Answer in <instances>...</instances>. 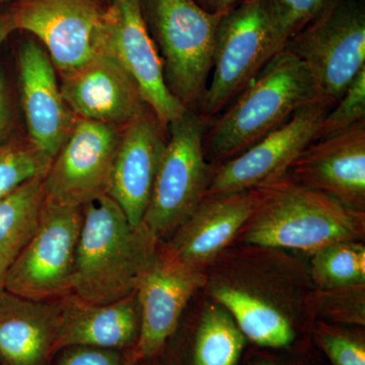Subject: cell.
Returning a JSON list of instances; mask_svg holds the SVG:
<instances>
[{
	"label": "cell",
	"instance_id": "6da1fadb",
	"mask_svg": "<svg viewBox=\"0 0 365 365\" xmlns=\"http://www.w3.org/2000/svg\"><path fill=\"white\" fill-rule=\"evenodd\" d=\"M81 209L71 294L91 304H108L135 294L160 241L143 223L132 225L109 195Z\"/></svg>",
	"mask_w": 365,
	"mask_h": 365
},
{
	"label": "cell",
	"instance_id": "7a4b0ae2",
	"mask_svg": "<svg viewBox=\"0 0 365 365\" xmlns=\"http://www.w3.org/2000/svg\"><path fill=\"white\" fill-rule=\"evenodd\" d=\"M254 208L237 241L314 254L341 241H361L365 212L300 186L287 176L253 189Z\"/></svg>",
	"mask_w": 365,
	"mask_h": 365
},
{
	"label": "cell",
	"instance_id": "3957f363",
	"mask_svg": "<svg viewBox=\"0 0 365 365\" xmlns=\"http://www.w3.org/2000/svg\"><path fill=\"white\" fill-rule=\"evenodd\" d=\"M319 100L306 64L288 50H280L223 113L208 122L203 143L208 163L217 165L241 155L300 108Z\"/></svg>",
	"mask_w": 365,
	"mask_h": 365
},
{
	"label": "cell",
	"instance_id": "277c9868",
	"mask_svg": "<svg viewBox=\"0 0 365 365\" xmlns=\"http://www.w3.org/2000/svg\"><path fill=\"white\" fill-rule=\"evenodd\" d=\"M143 7L168 88L187 109L198 112L223 14L209 13L195 0H143Z\"/></svg>",
	"mask_w": 365,
	"mask_h": 365
},
{
	"label": "cell",
	"instance_id": "5b68a950",
	"mask_svg": "<svg viewBox=\"0 0 365 365\" xmlns=\"http://www.w3.org/2000/svg\"><path fill=\"white\" fill-rule=\"evenodd\" d=\"M207 122L187 110L168 126V141L143 223L163 241L198 207L207 192L215 165L204 153Z\"/></svg>",
	"mask_w": 365,
	"mask_h": 365
},
{
	"label": "cell",
	"instance_id": "8992f818",
	"mask_svg": "<svg viewBox=\"0 0 365 365\" xmlns=\"http://www.w3.org/2000/svg\"><path fill=\"white\" fill-rule=\"evenodd\" d=\"M265 0H244L223 14L216 32L210 83L198 114L210 122L282 50Z\"/></svg>",
	"mask_w": 365,
	"mask_h": 365
},
{
	"label": "cell",
	"instance_id": "52a82bcc",
	"mask_svg": "<svg viewBox=\"0 0 365 365\" xmlns=\"http://www.w3.org/2000/svg\"><path fill=\"white\" fill-rule=\"evenodd\" d=\"M287 49L306 64L331 109L365 68V7L362 0L337 6L288 40Z\"/></svg>",
	"mask_w": 365,
	"mask_h": 365
},
{
	"label": "cell",
	"instance_id": "ba28073f",
	"mask_svg": "<svg viewBox=\"0 0 365 365\" xmlns=\"http://www.w3.org/2000/svg\"><path fill=\"white\" fill-rule=\"evenodd\" d=\"M83 209L46 198L39 225L6 274L4 289L34 300L71 294Z\"/></svg>",
	"mask_w": 365,
	"mask_h": 365
},
{
	"label": "cell",
	"instance_id": "9c48e42d",
	"mask_svg": "<svg viewBox=\"0 0 365 365\" xmlns=\"http://www.w3.org/2000/svg\"><path fill=\"white\" fill-rule=\"evenodd\" d=\"M105 0H14L16 30L44 45L60 74L83 66L104 48Z\"/></svg>",
	"mask_w": 365,
	"mask_h": 365
},
{
	"label": "cell",
	"instance_id": "30bf717a",
	"mask_svg": "<svg viewBox=\"0 0 365 365\" xmlns=\"http://www.w3.org/2000/svg\"><path fill=\"white\" fill-rule=\"evenodd\" d=\"M121 132L112 125L76 118L68 138L46 173L47 198L83 208L109 195Z\"/></svg>",
	"mask_w": 365,
	"mask_h": 365
},
{
	"label": "cell",
	"instance_id": "8fae6325",
	"mask_svg": "<svg viewBox=\"0 0 365 365\" xmlns=\"http://www.w3.org/2000/svg\"><path fill=\"white\" fill-rule=\"evenodd\" d=\"M330 106L314 101L241 155L213 168L206 195L249 191L287 176L292 163L314 143Z\"/></svg>",
	"mask_w": 365,
	"mask_h": 365
},
{
	"label": "cell",
	"instance_id": "7c38bea8",
	"mask_svg": "<svg viewBox=\"0 0 365 365\" xmlns=\"http://www.w3.org/2000/svg\"><path fill=\"white\" fill-rule=\"evenodd\" d=\"M104 46L129 72L144 103L165 127L187 108L169 90L163 62L144 16L143 0H110L103 21Z\"/></svg>",
	"mask_w": 365,
	"mask_h": 365
},
{
	"label": "cell",
	"instance_id": "4fadbf2b",
	"mask_svg": "<svg viewBox=\"0 0 365 365\" xmlns=\"http://www.w3.org/2000/svg\"><path fill=\"white\" fill-rule=\"evenodd\" d=\"M206 271L190 267L168 253L162 245L139 284L138 338L132 348V364L157 356L174 335L189 300L206 287Z\"/></svg>",
	"mask_w": 365,
	"mask_h": 365
},
{
	"label": "cell",
	"instance_id": "5bb4252c",
	"mask_svg": "<svg viewBox=\"0 0 365 365\" xmlns=\"http://www.w3.org/2000/svg\"><path fill=\"white\" fill-rule=\"evenodd\" d=\"M60 76L64 101L79 119L122 129L148 107L134 79L105 46L83 66Z\"/></svg>",
	"mask_w": 365,
	"mask_h": 365
},
{
	"label": "cell",
	"instance_id": "9a60e30c",
	"mask_svg": "<svg viewBox=\"0 0 365 365\" xmlns=\"http://www.w3.org/2000/svg\"><path fill=\"white\" fill-rule=\"evenodd\" d=\"M287 176L347 207L365 212V120L307 146Z\"/></svg>",
	"mask_w": 365,
	"mask_h": 365
},
{
	"label": "cell",
	"instance_id": "2e32d148",
	"mask_svg": "<svg viewBox=\"0 0 365 365\" xmlns=\"http://www.w3.org/2000/svg\"><path fill=\"white\" fill-rule=\"evenodd\" d=\"M18 66L28 139L53 160L68 138L76 117L62 96L56 68L39 43L30 40L21 45Z\"/></svg>",
	"mask_w": 365,
	"mask_h": 365
},
{
	"label": "cell",
	"instance_id": "e0dca14e",
	"mask_svg": "<svg viewBox=\"0 0 365 365\" xmlns=\"http://www.w3.org/2000/svg\"><path fill=\"white\" fill-rule=\"evenodd\" d=\"M168 141V127L150 107L122 128L109 196L133 225L143 223Z\"/></svg>",
	"mask_w": 365,
	"mask_h": 365
},
{
	"label": "cell",
	"instance_id": "ac0fdd59",
	"mask_svg": "<svg viewBox=\"0 0 365 365\" xmlns=\"http://www.w3.org/2000/svg\"><path fill=\"white\" fill-rule=\"evenodd\" d=\"M254 202L253 190L205 195L162 246L177 260L205 271L237 240L252 215Z\"/></svg>",
	"mask_w": 365,
	"mask_h": 365
},
{
	"label": "cell",
	"instance_id": "d6986e66",
	"mask_svg": "<svg viewBox=\"0 0 365 365\" xmlns=\"http://www.w3.org/2000/svg\"><path fill=\"white\" fill-rule=\"evenodd\" d=\"M62 299L34 300L0 290V360L47 365L56 352Z\"/></svg>",
	"mask_w": 365,
	"mask_h": 365
},
{
	"label": "cell",
	"instance_id": "ffe728a7",
	"mask_svg": "<svg viewBox=\"0 0 365 365\" xmlns=\"http://www.w3.org/2000/svg\"><path fill=\"white\" fill-rule=\"evenodd\" d=\"M139 328L136 292L108 304H91L71 294L62 297L56 351L69 347L122 351L134 347Z\"/></svg>",
	"mask_w": 365,
	"mask_h": 365
},
{
	"label": "cell",
	"instance_id": "44dd1931",
	"mask_svg": "<svg viewBox=\"0 0 365 365\" xmlns=\"http://www.w3.org/2000/svg\"><path fill=\"white\" fill-rule=\"evenodd\" d=\"M210 294L255 344L282 348L294 342L295 329L287 309L262 288L215 279L211 281Z\"/></svg>",
	"mask_w": 365,
	"mask_h": 365
},
{
	"label": "cell",
	"instance_id": "7402d4cb",
	"mask_svg": "<svg viewBox=\"0 0 365 365\" xmlns=\"http://www.w3.org/2000/svg\"><path fill=\"white\" fill-rule=\"evenodd\" d=\"M46 198L44 177H40L0 199V290L9 269L37 230Z\"/></svg>",
	"mask_w": 365,
	"mask_h": 365
},
{
	"label": "cell",
	"instance_id": "603a6c76",
	"mask_svg": "<svg viewBox=\"0 0 365 365\" xmlns=\"http://www.w3.org/2000/svg\"><path fill=\"white\" fill-rule=\"evenodd\" d=\"M247 338L225 307H205L197 329L194 365H237Z\"/></svg>",
	"mask_w": 365,
	"mask_h": 365
},
{
	"label": "cell",
	"instance_id": "cb8c5ba5",
	"mask_svg": "<svg viewBox=\"0 0 365 365\" xmlns=\"http://www.w3.org/2000/svg\"><path fill=\"white\" fill-rule=\"evenodd\" d=\"M312 280L319 289L365 285V246L341 241L312 254Z\"/></svg>",
	"mask_w": 365,
	"mask_h": 365
},
{
	"label": "cell",
	"instance_id": "d4e9b609",
	"mask_svg": "<svg viewBox=\"0 0 365 365\" xmlns=\"http://www.w3.org/2000/svg\"><path fill=\"white\" fill-rule=\"evenodd\" d=\"M51 162L28 138L0 145V199L30 180L45 177Z\"/></svg>",
	"mask_w": 365,
	"mask_h": 365
},
{
	"label": "cell",
	"instance_id": "484cf974",
	"mask_svg": "<svg viewBox=\"0 0 365 365\" xmlns=\"http://www.w3.org/2000/svg\"><path fill=\"white\" fill-rule=\"evenodd\" d=\"M341 0H265L271 25L281 46L328 13Z\"/></svg>",
	"mask_w": 365,
	"mask_h": 365
},
{
	"label": "cell",
	"instance_id": "4316f807",
	"mask_svg": "<svg viewBox=\"0 0 365 365\" xmlns=\"http://www.w3.org/2000/svg\"><path fill=\"white\" fill-rule=\"evenodd\" d=\"M307 307L338 324H365V285L319 289L307 297Z\"/></svg>",
	"mask_w": 365,
	"mask_h": 365
},
{
	"label": "cell",
	"instance_id": "83f0119b",
	"mask_svg": "<svg viewBox=\"0 0 365 365\" xmlns=\"http://www.w3.org/2000/svg\"><path fill=\"white\" fill-rule=\"evenodd\" d=\"M365 120V68L319 124L314 141L330 138Z\"/></svg>",
	"mask_w": 365,
	"mask_h": 365
},
{
	"label": "cell",
	"instance_id": "f1b7e54d",
	"mask_svg": "<svg viewBox=\"0 0 365 365\" xmlns=\"http://www.w3.org/2000/svg\"><path fill=\"white\" fill-rule=\"evenodd\" d=\"M314 337L333 365H365V345L361 338L321 322Z\"/></svg>",
	"mask_w": 365,
	"mask_h": 365
},
{
	"label": "cell",
	"instance_id": "f546056e",
	"mask_svg": "<svg viewBox=\"0 0 365 365\" xmlns=\"http://www.w3.org/2000/svg\"><path fill=\"white\" fill-rule=\"evenodd\" d=\"M59 365H133L122 351L93 347L66 348Z\"/></svg>",
	"mask_w": 365,
	"mask_h": 365
},
{
	"label": "cell",
	"instance_id": "4dcf8cb0",
	"mask_svg": "<svg viewBox=\"0 0 365 365\" xmlns=\"http://www.w3.org/2000/svg\"><path fill=\"white\" fill-rule=\"evenodd\" d=\"M14 119L6 76L0 71V145L11 140Z\"/></svg>",
	"mask_w": 365,
	"mask_h": 365
},
{
	"label": "cell",
	"instance_id": "1f68e13d",
	"mask_svg": "<svg viewBox=\"0 0 365 365\" xmlns=\"http://www.w3.org/2000/svg\"><path fill=\"white\" fill-rule=\"evenodd\" d=\"M205 11L211 14H225L244 0H195Z\"/></svg>",
	"mask_w": 365,
	"mask_h": 365
},
{
	"label": "cell",
	"instance_id": "d6a6232c",
	"mask_svg": "<svg viewBox=\"0 0 365 365\" xmlns=\"http://www.w3.org/2000/svg\"><path fill=\"white\" fill-rule=\"evenodd\" d=\"M14 31H16V26H14L11 11L0 14V47Z\"/></svg>",
	"mask_w": 365,
	"mask_h": 365
},
{
	"label": "cell",
	"instance_id": "836d02e7",
	"mask_svg": "<svg viewBox=\"0 0 365 365\" xmlns=\"http://www.w3.org/2000/svg\"><path fill=\"white\" fill-rule=\"evenodd\" d=\"M255 365H273V364H267V362H259V364H256Z\"/></svg>",
	"mask_w": 365,
	"mask_h": 365
},
{
	"label": "cell",
	"instance_id": "e575fe53",
	"mask_svg": "<svg viewBox=\"0 0 365 365\" xmlns=\"http://www.w3.org/2000/svg\"><path fill=\"white\" fill-rule=\"evenodd\" d=\"M7 1H14V0H0V4H4V2H7Z\"/></svg>",
	"mask_w": 365,
	"mask_h": 365
},
{
	"label": "cell",
	"instance_id": "d590c367",
	"mask_svg": "<svg viewBox=\"0 0 365 365\" xmlns=\"http://www.w3.org/2000/svg\"><path fill=\"white\" fill-rule=\"evenodd\" d=\"M0 365H1V364H0Z\"/></svg>",
	"mask_w": 365,
	"mask_h": 365
}]
</instances>
